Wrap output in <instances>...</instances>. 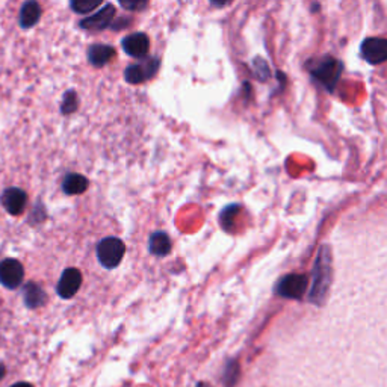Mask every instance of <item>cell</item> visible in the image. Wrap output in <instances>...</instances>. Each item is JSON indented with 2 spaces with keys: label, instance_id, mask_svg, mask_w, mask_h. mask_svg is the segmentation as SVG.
I'll list each match as a JSON object with an SVG mask.
<instances>
[{
  "label": "cell",
  "instance_id": "6da1fadb",
  "mask_svg": "<svg viewBox=\"0 0 387 387\" xmlns=\"http://www.w3.org/2000/svg\"><path fill=\"white\" fill-rule=\"evenodd\" d=\"M333 278V268H332V251L330 247H321L318 257L315 261L313 266V285L309 294V301L318 304H324L328 289H330Z\"/></svg>",
  "mask_w": 387,
  "mask_h": 387
},
{
  "label": "cell",
  "instance_id": "7a4b0ae2",
  "mask_svg": "<svg viewBox=\"0 0 387 387\" xmlns=\"http://www.w3.org/2000/svg\"><path fill=\"white\" fill-rule=\"evenodd\" d=\"M306 68L310 76L328 92H333L336 89L339 79H341L344 73L342 61L336 60L332 55L313 58V60L306 64Z\"/></svg>",
  "mask_w": 387,
  "mask_h": 387
},
{
  "label": "cell",
  "instance_id": "3957f363",
  "mask_svg": "<svg viewBox=\"0 0 387 387\" xmlns=\"http://www.w3.org/2000/svg\"><path fill=\"white\" fill-rule=\"evenodd\" d=\"M96 254L103 268L115 269L121 263L123 257L126 254V245L119 238H114V236L104 238L97 244Z\"/></svg>",
  "mask_w": 387,
  "mask_h": 387
},
{
  "label": "cell",
  "instance_id": "277c9868",
  "mask_svg": "<svg viewBox=\"0 0 387 387\" xmlns=\"http://www.w3.org/2000/svg\"><path fill=\"white\" fill-rule=\"evenodd\" d=\"M159 67H160L159 58L156 56L141 58V61L138 64L129 65L124 70V79L132 85L144 84V82L153 79L156 76V73L159 72Z\"/></svg>",
  "mask_w": 387,
  "mask_h": 387
},
{
  "label": "cell",
  "instance_id": "5b68a950",
  "mask_svg": "<svg viewBox=\"0 0 387 387\" xmlns=\"http://www.w3.org/2000/svg\"><path fill=\"white\" fill-rule=\"evenodd\" d=\"M309 280L304 274H288L281 277L274 288V294L281 298L301 300L306 294Z\"/></svg>",
  "mask_w": 387,
  "mask_h": 387
},
{
  "label": "cell",
  "instance_id": "8992f818",
  "mask_svg": "<svg viewBox=\"0 0 387 387\" xmlns=\"http://www.w3.org/2000/svg\"><path fill=\"white\" fill-rule=\"evenodd\" d=\"M25 280V266L14 257H6L0 261V285L4 288L14 290L23 285Z\"/></svg>",
  "mask_w": 387,
  "mask_h": 387
},
{
  "label": "cell",
  "instance_id": "52a82bcc",
  "mask_svg": "<svg viewBox=\"0 0 387 387\" xmlns=\"http://www.w3.org/2000/svg\"><path fill=\"white\" fill-rule=\"evenodd\" d=\"M360 55L371 65H380L387 60V40L381 37H369L363 40Z\"/></svg>",
  "mask_w": 387,
  "mask_h": 387
},
{
  "label": "cell",
  "instance_id": "ba28073f",
  "mask_svg": "<svg viewBox=\"0 0 387 387\" xmlns=\"http://www.w3.org/2000/svg\"><path fill=\"white\" fill-rule=\"evenodd\" d=\"M0 203H2L4 209L9 215L18 217L28 206V194L17 186L6 187V190L0 195Z\"/></svg>",
  "mask_w": 387,
  "mask_h": 387
},
{
  "label": "cell",
  "instance_id": "9c48e42d",
  "mask_svg": "<svg viewBox=\"0 0 387 387\" xmlns=\"http://www.w3.org/2000/svg\"><path fill=\"white\" fill-rule=\"evenodd\" d=\"M82 274L77 268H67L58 281L56 294L62 300H72L80 289Z\"/></svg>",
  "mask_w": 387,
  "mask_h": 387
},
{
  "label": "cell",
  "instance_id": "30bf717a",
  "mask_svg": "<svg viewBox=\"0 0 387 387\" xmlns=\"http://www.w3.org/2000/svg\"><path fill=\"white\" fill-rule=\"evenodd\" d=\"M121 47L129 56L141 60V58L148 56L150 38H148V35L144 32H135V33L127 35V37L123 38Z\"/></svg>",
  "mask_w": 387,
  "mask_h": 387
},
{
  "label": "cell",
  "instance_id": "8fae6325",
  "mask_svg": "<svg viewBox=\"0 0 387 387\" xmlns=\"http://www.w3.org/2000/svg\"><path fill=\"white\" fill-rule=\"evenodd\" d=\"M115 13L116 11L114 5H107L103 9H100L99 13L82 20L79 23V26L80 29H85V31H103L112 26Z\"/></svg>",
  "mask_w": 387,
  "mask_h": 387
},
{
  "label": "cell",
  "instance_id": "7c38bea8",
  "mask_svg": "<svg viewBox=\"0 0 387 387\" xmlns=\"http://www.w3.org/2000/svg\"><path fill=\"white\" fill-rule=\"evenodd\" d=\"M21 297L25 306L31 310L40 309L47 302V294L43 289L41 285H38L37 281H28L26 285H23L21 289Z\"/></svg>",
  "mask_w": 387,
  "mask_h": 387
},
{
  "label": "cell",
  "instance_id": "4fadbf2b",
  "mask_svg": "<svg viewBox=\"0 0 387 387\" xmlns=\"http://www.w3.org/2000/svg\"><path fill=\"white\" fill-rule=\"evenodd\" d=\"M43 14L41 5L37 0H26L20 9V17H18V25L21 29H31L40 21Z\"/></svg>",
  "mask_w": 387,
  "mask_h": 387
},
{
  "label": "cell",
  "instance_id": "5bb4252c",
  "mask_svg": "<svg viewBox=\"0 0 387 387\" xmlns=\"http://www.w3.org/2000/svg\"><path fill=\"white\" fill-rule=\"evenodd\" d=\"M116 52L112 45L108 44H92L88 49V61L92 67L102 68L104 65H108L114 58Z\"/></svg>",
  "mask_w": 387,
  "mask_h": 387
},
{
  "label": "cell",
  "instance_id": "9a60e30c",
  "mask_svg": "<svg viewBox=\"0 0 387 387\" xmlns=\"http://www.w3.org/2000/svg\"><path fill=\"white\" fill-rule=\"evenodd\" d=\"M89 186V180L79 173H70L62 180V191L67 195H79L84 194Z\"/></svg>",
  "mask_w": 387,
  "mask_h": 387
},
{
  "label": "cell",
  "instance_id": "2e32d148",
  "mask_svg": "<svg viewBox=\"0 0 387 387\" xmlns=\"http://www.w3.org/2000/svg\"><path fill=\"white\" fill-rule=\"evenodd\" d=\"M148 251L156 257H165L171 251V239L165 231L151 233L148 239Z\"/></svg>",
  "mask_w": 387,
  "mask_h": 387
},
{
  "label": "cell",
  "instance_id": "e0dca14e",
  "mask_svg": "<svg viewBox=\"0 0 387 387\" xmlns=\"http://www.w3.org/2000/svg\"><path fill=\"white\" fill-rule=\"evenodd\" d=\"M102 2L103 0H70V6L76 14H88L97 9Z\"/></svg>",
  "mask_w": 387,
  "mask_h": 387
},
{
  "label": "cell",
  "instance_id": "ac0fdd59",
  "mask_svg": "<svg viewBox=\"0 0 387 387\" xmlns=\"http://www.w3.org/2000/svg\"><path fill=\"white\" fill-rule=\"evenodd\" d=\"M77 108H79L77 92L75 89H68L64 94V99H62V103H61V114L62 115H70V114L76 112Z\"/></svg>",
  "mask_w": 387,
  "mask_h": 387
},
{
  "label": "cell",
  "instance_id": "d6986e66",
  "mask_svg": "<svg viewBox=\"0 0 387 387\" xmlns=\"http://www.w3.org/2000/svg\"><path fill=\"white\" fill-rule=\"evenodd\" d=\"M253 73L259 82H266V80H269V77H271L269 65L262 56H256L253 60Z\"/></svg>",
  "mask_w": 387,
  "mask_h": 387
},
{
  "label": "cell",
  "instance_id": "ffe728a7",
  "mask_svg": "<svg viewBox=\"0 0 387 387\" xmlns=\"http://www.w3.org/2000/svg\"><path fill=\"white\" fill-rule=\"evenodd\" d=\"M241 207L238 205H231V206H227L224 210H222L221 215H219V221H221V226L224 230H230L234 224V217H238Z\"/></svg>",
  "mask_w": 387,
  "mask_h": 387
},
{
  "label": "cell",
  "instance_id": "44dd1931",
  "mask_svg": "<svg viewBox=\"0 0 387 387\" xmlns=\"http://www.w3.org/2000/svg\"><path fill=\"white\" fill-rule=\"evenodd\" d=\"M150 0H119L121 8L126 11H132V13H138V11H143L148 6Z\"/></svg>",
  "mask_w": 387,
  "mask_h": 387
},
{
  "label": "cell",
  "instance_id": "7402d4cb",
  "mask_svg": "<svg viewBox=\"0 0 387 387\" xmlns=\"http://www.w3.org/2000/svg\"><path fill=\"white\" fill-rule=\"evenodd\" d=\"M209 2H210V5H212V6L221 9V8H226L227 5H230L233 2V0H209Z\"/></svg>",
  "mask_w": 387,
  "mask_h": 387
},
{
  "label": "cell",
  "instance_id": "603a6c76",
  "mask_svg": "<svg viewBox=\"0 0 387 387\" xmlns=\"http://www.w3.org/2000/svg\"><path fill=\"white\" fill-rule=\"evenodd\" d=\"M11 387H33V384H31V383H28V381H18V383L13 384Z\"/></svg>",
  "mask_w": 387,
  "mask_h": 387
},
{
  "label": "cell",
  "instance_id": "cb8c5ba5",
  "mask_svg": "<svg viewBox=\"0 0 387 387\" xmlns=\"http://www.w3.org/2000/svg\"><path fill=\"white\" fill-rule=\"evenodd\" d=\"M5 375H6V368L4 363H0V380H4Z\"/></svg>",
  "mask_w": 387,
  "mask_h": 387
},
{
  "label": "cell",
  "instance_id": "d4e9b609",
  "mask_svg": "<svg viewBox=\"0 0 387 387\" xmlns=\"http://www.w3.org/2000/svg\"><path fill=\"white\" fill-rule=\"evenodd\" d=\"M197 387H209V386L207 384H198Z\"/></svg>",
  "mask_w": 387,
  "mask_h": 387
}]
</instances>
